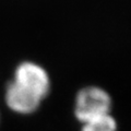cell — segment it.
<instances>
[{
  "instance_id": "1",
  "label": "cell",
  "mask_w": 131,
  "mask_h": 131,
  "mask_svg": "<svg viewBox=\"0 0 131 131\" xmlns=\"http://www.w3.org/2000/svg\"><path fill=\"white\" fill-rule=\"evenodd\" d=\"M112 100L103 89L90 86L81 90L75 101V116L86 122L109 113Z\"/></svg>"
},
{
  "instance_id": "2",
  "label": "cell",
  "mask_w": 131,
  "mask_h": 131,
  "mask_svg": "<svg viewBox=\"0 0 131 131\" xmlns=\"http://www.w3.org/2000/svg\"><path fill=\"white\" fill-rule=\"evenodd\" d=\"M13 82L34 93L40 100L47 95L50 89L47 72L40 66L28 61L21 63L16 68Z\"/></svg>"
},
{
  "instance_id": "3",
  "label": "cell",
  "mask_w": 131,
  "mask_h": 131,
  "mask_svg": "<svg viewBox=\"0 0 131 131\" xmlns=\"http://www.w3.org/2000/svg\"><path fill=\"white\" fill-rule=\"evenodd\" d=\"M6 102L7 105L15 113L31 114L37 109L42 100L15 82H11L7 88Z\"/></svg>"
},
{
  "instance_id": "4",
  "label": "cell",
  "mask_w": 131,
  "mask_h": 131,
  "mask_svg": "<svg viewBox=\"0 0 131 131\" xmlns=\"http://www.w3.org/2000/svg\"><path fill=\"white\" fill-rule=\"evenodd\" d=\"M82 131H116V121L109 114L84 122Z\"/></svg>"
}]
</instances>
